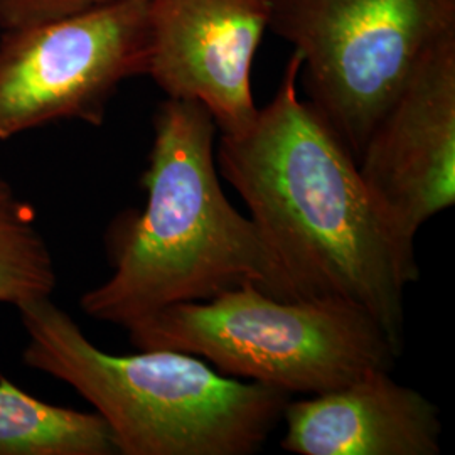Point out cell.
I'll list each match as a JSON object with an SVG mask.
<instances>
[{
  "instance_id": "obj_10",
  "label": "cell",
  "mask_w": 455,
  "mask_h": 455,
  "mask_svg": "<svg viewBox=\"0 0 455 455\" xmlns=\"http://www.w3.org/2000/svg\"><path fill=\"white\" fill-rule=\"evenodd\" d=\"M107 422L95 413L41 402L0 378V455H115Z\"/></svg>"
},
{
  "instance_id": "obj_1",
  "label": "cell",
  "mask_w": 455,
  "mask_h": 455,
  "mask_svg": "<svg viewBox=\"0 0 455 455\" xmlns=\"http://www.w3.org/2000/svg\"><path fill=\"white\" fill-rule=\"evenodd\" d=\"M300 66L293 52L251 127L220 137L218 171L242 196L299 299L364 312L402 355L405 289L420 276L415 248L381 210L351 152L299 95Z\"/></svg>"
},
{
  "instance_id": "obj_2",
  "label": "cell",
  "mask_w": 455,
  "mask_h": 455,
  "mask_svg": "<svg viewBox=\"0 0 455 455\" xmlns=\"http://www.w3.org/2000/svg\"><path fill=\"white\" fill-rule=\"evenodd\" d=\"M216 132L212 115L199 101L161 103L142 176L146 206L124 214L110 229L114 274L83 295L88 317L127 327L246 282L278 299H299L260 229L221 189Z\"/></svg>"
},
{
  "instance_id": "obj_11",
  "label": "cell",
  "mask_w": 455,
  "mask_h": 455,
  "mask_svg": "<svg viewBox=\"0 0 455 455\" xmlns=\"http://www.w3.org/2000/svg\"><path fill=\"white\" fill-rule=\"evenodd\" d=\"M58 283L48 243L28 201L0 176V304L51 297Z\"/></svg>"
},
{
  "instance_id": "obj_12",
  "label": "cell",
  "mask_w": 455,
  "mask_h": 455,
  "mask_svg": "<svg viewBox=\"0 0 455 455\" xmlns=\"http://www.w3.org/2000/svg\"><path fill=\"white\" fill-rule=\"evenodd\" d=\"M110 0H0V28L14 29L71 16Z\"/></svg>"
},
{
  "instance_id": "obj_8",
  "label": "cell",
  "mask_w": 455,
  "mask_h": 455,
  "mask_svg": "<svg viewBox=\"0 0 455 455\" xmlns=\"http://www.w3.org/2000/svg\"><path fill=\"white\" fill-rule=\"evenodd\" d=\"M272 0H150L147 75L167 98L193 100L221 135L255 122L251 68L268 29Z\"/></svg>"
},
{
  "instance_id": "obj_9",
  "label": "cell",
  "mask_w": 455,
  "mask_h": 455,
  "mask_svg": "<svg viewBox=\"0 0 455 455\" xmlns=\"http://www.w3.org/2000/svg\"><path fill=\"white\" fill-rule=\"evenodd\" d=\"M282 449L297 455H437L439 408L373 370L283 408Z\"/></svg>"
},
{
  "instance_id": "obj_3",
  "label": "cell",
  "mask_w": 455,
  "mask_h": 455,
  "mask_svg": "<svg viewBox=\"0 0 455 455\" xmlns=\"http://www.w3.org/2000/svg\"><path fill=\"white\" fill-rule=\"evenodd\" d=\"M17 309L29 339L24 363L65 381L93 405L118 454H255L291 400L285 391L244 383L188 353H105L51 297Z\"/></svg>"
},
{
  "instance_id": "obj_4",
  "label": "cell",
  "mask_w": 455,
  "mask_h": 455,
  "mask_svg": "<svg viewBox=\"0 0 455 455\" xmlns=\"http://www.w3.org/2000/svg\"><path fill=\"white\" fill-rule=\"evenodd\" d=\"M137 349L208 359L216 371L289 395L334 390L400 356L364 312L342 304L263 292L255 283L184 302L125 327Z\"/></svg>"
},
{
  "instance_id": "obj_5",
  "label": "cell",
  "mask_w": 455,
  "mask_h": 455,
  "mask_svg": "<svg viewBox=\"0 0 455 455\" xmlns=\"http://www.w3.org/2000/svg\"><path fill=\"white\" fill-rule=\"evenodd\" d=\"M268 29L300 56L310 107L358 163L427 49L455 34V0H272Z\"/></svg>"
},
{
  "instance_id": "obj_6",
  "label": "cell",
  "mask_w": 455,
  "mask_h": 455,
  "mask_svg": "<svg viewBox=\"0 0 455 455\" xmlns=\"http://www.w3.org/2000/svg\"><path fill=\"white\" fill-rule=\"evenodd\" d=\"M150 0H110L0 37V140L56 120L101 125L120 83L147 75Z\"/></svg>"
},
{
  "instance_id": "obj_7",
  "label": "cell",
  "mask_w": 455,
  "mask_h": 455,
  "mask_svg": "<svg viewBox=\"0 0 455 455\" xmlns=\"http://www.w3.org/2000/svg\"><path fill=\"white\" fill-rule=\"evenodd\" d=\"M359 174L398 233L419 229L455 203V34L420 58L376 124Z\"/></svg>"
}]
</instances>
